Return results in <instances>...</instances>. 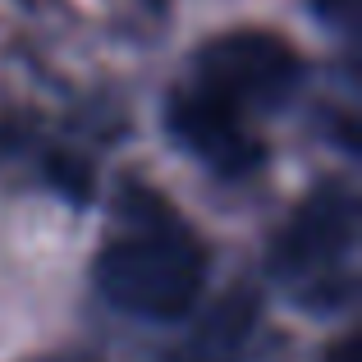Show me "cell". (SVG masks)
I'll list each match as a JSON object with an SVG mask.
<instances>
[{
	"label": "cell",
	"instance_id": "obj_1",
	"mask_svg": "<svg viewBox=\"0 0 362 362\" xmlns=\"http://www.w3.org/2000/svg\"><path fill=\"white\" fill-rule=\"evenodd\" d=\"M97 289L115 308L151 321H175L193 308L206 284V252L184 230V221L156 206V216H142L138 230L110 239L97 252Z\"/></svg>",
	"mask_w": 362,
	"mask_h": 362
},
{
	"label": "cell",
	"instance_id": "obj_2",
	"mask_svg": "<svg viewBox=\"0 0 362 362\" xmlns=\"http://www.w3.org/2000/svg\"><path fill=\"white\" fill-rule=\"evenodd\" d=\"M298 74H303V60L284 37L243 28V33H225L202 46L193 92L211 97L216 106L234 110L243 119V110L280 106L298 88Z\"/></svg>",
	"mask_w": 362,
	"mask_h": 362
},
{
	"label": "cell",
	"instance_id": "obj_3",
	"mask_svg": "<svg viewBox=\"0 0 362 362\" xmlns=\"http://www.w3.org/2000/svg\"><path fill=\"white\" fill-rule=\"evenodd\" d=\"M354 221L358 206L344 193H317L298 216L289 221L280 247H275V271L284 280H308V275H326L354 247Z\"/></svg>",
	"mask_w": 362,
	"mask_h": 362
},
{
	"label": "cell",
	"instance_id": "obj_4",
	"mask_svg": "<svg viewBox=\"0 0 362 362\" xmlns=\"http://www.w3.org/2000/svg\"><path fill=\"white\" fill-rule=\"evenodd\" d=\"M170 133L221 175H243L262 160V147L243 133L239 115L216 106L202 92H179L170 101Z\"/></svg>",
	"mask_w": 362,
	"mask_h": 362
},
{
	"label": "cell",
	"instance_id": "obj_5",
	"mask_svg": "<svg viewBox=\"0 0 362 362\" xmlns=\"http://www.w3.org/2000/svg\"><path fill=\"white\" fill-rule=\"evenodd\" d=\"M257 326V293L230 289L170 362H239Z\"/></svg>",
	"mask_w": 362,
	"mask_h": 362
},
{
	"label": "cell",
	"instance_id": "obj_6",
	"mask_svg": "<svg viewBox=\"0 0 362 362\" xmlns=\"http://www.w3.org/2000/svg\"><path fill=\"white\" fill-rule=\"evenodd\" d=\"M330 362H358V339H344V344L335 349V358Z\"/></svg>",
	"mask_w": 362,
	"mask_h": 362
}]
</instances>
